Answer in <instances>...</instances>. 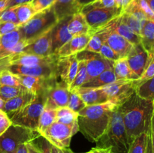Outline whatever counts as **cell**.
<instances>
[{
    "label": "cell",
    "instance_id": "obj_1",
    "mask_svg": "<svg viewBox=\"0 0 154 153\" xmlns=\"http://www.w3.org/2000/svg\"><path fill=\"white\" fill-rule=\"evenodd\" d=\"M118 107L129 143L141 134L148 133L153 113V100L142 98L135 92Z\"/></svg>",
    "mask_w": 154,
    "mask_h": 153
},
{
    "label": "cell",
    "instance_id": "obj_2",
    "mask_svg": "<svg viewBox=\"0 0 154 153\" xmlns=\"http://www.w3.org/2000/svg\"><path fill=\"white\" fill-rule=\"evenodd\" d=\"M117 108L111 102L87 106L78 112L79 130L89 141L96 142L107 130Z\"/></svg>",
    "mask_w": 154,
    "mask_h": 153
},
{
    "label": "cell",
    "instance_id": "obj_3",
    "mask_svg": "<svg viewBox=\"0 0 154 153\" xmlns=\"http://www.w3.org/2000/svg\"><path fill=\"white\" fill-rule=\"evenodd\" d=\"M96 143L98 148H108L112 153H128L130 143L118 106L113 112L107 130Z\"/></svg>",
    "mask_w": 154,
    "mask_h": 153
},
{
    "label": "cell",
    "instance_id": "obj_4",
    "mask_svg": "<svg viewBox=\"0 0 154 153\" xmlns=\"http://www.w3.org/2000/svg\"><path fill=\"white\" fill-rule=\"evenodd\" d=\"M57 22L58 20L53 7L36 13L28 22L18 27L21 40L29 44L52 29Z\"/></svg>",
    "mask_w": 154,
    "mask_h": 153
},
{
    "label": "cell",
    "instance_id": "obj_5",
    "mask_svg": "<svg viewBox=\"0 0 154 153\" xmlns=\"http://www.w3.org/2000/svg\"><path fill=\"white\" fill-rule=\"evenodd\" d=\"M48 91L45 90L35 94L29 104L11 118L12 124L37 130L39 118L45 110Z\"/></svg>",
    "mask_w": 154,
    "mask_h": 153
},
{
    "label": "cell",
    "instance_id": "obj_6",
    "mask_svg": "<svg viewBox=\"0 0 154 153\" xmlns=\"http://www.w3.org/2000/svg\"><path fill=\"white\" fill-rule=\"evenodd\" d=\"M40 136L37 130L11 124L0 136V153L16 151L20 145L32 142Z\"/></svg>",
    "mask_w": 154,
    "mask_h": 153
},
{
    "label": "cell",
    "instance_id": "obj_7",
    "mask_svg": "<svg viewBox=\"0 0 154 153\" xmlns=\"http://www.w3.org/2000/svg\"><path fill=\"white\" fill-rule=\"evenodd\" d=\"M81 12L85 16L92 32L94 33L96 30L106 25L113 19L120 16L123 10L118 8H101L85 5L82 8Z\"/></svg>",
    "mask_w": 154,
    "mask_h": 153
},
{
    "label": "cell",
    "instance_id": "obj_8",
    "mask_svg": "<svg viewBox=\"0 0 154 153\" xmlns=\"http://www.w3.org/2000/svg\"><path fill=\"white\" fill-rule=\"evenodd\" d=\"M78 131H79L78 127H72L55 122L41 136L45 137L53 146L61 148H68L70 146L72 137Z\"/></svg>",
    "mask_w": 154,
    "mask_h": 153
},
{
    "label": "cell",
    "instance_id": "obj_9",
    "mask_svg": "<svg viewBox=\"0 0 154 153\" xmlns=\"http://www.w3.org/2000/svg\"><path fill=\"white\" fill-rule=\"evenodd\" d=\"M102 88L108 96V102L117 106L123 104L135 92L134 80H116Z\"/></svg>",
    "mask_w": 154,
    "mask_h": 153
},
{
    "label": "cell",
    "instance_id": "obj_10",
    "mask_svg": "<svg viewBox=\"0 0 154 153\" xmlns=\"http://www.w3.org/2000/svg\"><path fill=\"white\" fill-rule=\"evenodd\" d=\"M78 59L84 60L86 62L87 80V82L92 80L108 69L113 68V62L106 59L99 53L83 50L77 54Z\"/></svg>",
    "mask_w": 154,
    "mask_h": 153
},
{
    "label": "cell",
    "instance_id": "obj_11",
    "mask_svg": "<svg viewBox=\"0 0 154 153\" xmlns=\"http://www.w3.org/2000/svg\"><path fill=\"white\" fill-rule=\"evenodd\" d=\"M27 45L26 42L21 40L18 28L15 31L1 35L0 38V61L22 52Z\"/></svg>",
    "mask_w": 154,
    "mask_h": 153
},
{
    "label": "cell",
    "instance_id": "obj_12",
    "mask_svg": "<svg viewBox=\"0 0 154 153\" xmlns=\"http://www.w3.org/2000/svg\"><path fill=\"white\" fill-rule=\"evenodd\" d=\"M77 54L69 56L59 57L57 62V76L69 88L73 82L78 69Z\"/></svg>",
    "mask_w": 154,
    "mask_h": 153
},
{
    "label": "cell",
    "instance_id": "obj_13",
    "mask_svg": "<svg viewBox=\"0 0 154 153\" xmlns=\"http://www.w3.org/2000/svg\"><path fill=\"white\" fill-rule=\"evenodd\" d=\"M126 57L131 70L138 76V79L144 73L152 58L141 43L134 45Z\"/></svg>",
    "mask_w": 154,
    "mask_h": 153
},
{
    "label": "cell",
    "instance_id": "obj_14",
    "mask_svg": "<svg viewBox=\"0 0 154 153\" xmlns=\"http://www.w3.org/2000/svg\"><path fill=\"white\" fill-rule=\"evenodd\" d=\"M69 91L67 86L62 81L57 82L48 91L45 109L57 110L67 106Z\"/></svg>",
    "mask_w": 154,
    "mask_h": 153
},
{
    "label": "cell",
    "instance_id": "obj_15",
    "mask_svg": "<svg viewBox=\"0 0 154 153\" xmlns=\"http://www.w3.org/2000/svg\"><path fill=\"white\" fill-rule=\"evenodd\" d=\"M57 62L45 64V65L33 66V67L9 65L5 68L4 69H7L12 74L17 75H26V76H43V77H58L57 72Z\"/></svg>",
    "mask_w": 154,
    "mask_h": 153
},
{
    "label": "cell",
    "instance_id": "obj_16",
    "mask_svg": "<svg viewBox=\"0 0 154 153\" xmlns=\"http://www.w3.org/2000/svg\"><path fill=\"white\" fill-rule=\"evenodd\" d=\"M21 85L30 92L37 94L40 92L49 90L58 82V77H43V76L17 75Z\"/></svg>",
    "mask_w": 154,
    "mask_h": 153
},
{
    "label": "cell",
    "instance_id": "obj_17",
    "mask_svg": "<svg viewBox=\"0 0 154 153\" xmlns=\"http://www.w3.org/2000/svg\"><path fill=\"white\" fill-rule=\"evenodd\" d=\"M72 16L59 20L51 32V53L56 55L57 51L73 36L68 29V23Z\"/></svg>",
    "mask_w": 154,
    "mask_h": 153
},
{
    "label": "cell",
    "instance_id": "obj_18",
    "mask_svg": "<svg viewBox=\"0 0 154 153\" xmlns=\"http://www.w3.org/2000/svg\"><path fill=\"white\" fill-rule=\"evenodd\" d=\"M119 16L114 18L112 20L110 21L109 22H108L106 25L96 30L92 34L91 38H90V41H89L88 44H87V47L85 48L84 50L99 53L101 46L103 45V44H105L107 41L111 33L115 29Z\"/></svg>",
    "mask_w": 154,
    "mask_h": 153
},
{
    "label": "cell",
    "instance_id": "obj_19",
    "mask_svg": "<svg viewBox=\"0 0 154 153\" xmlns=\"http://www.w3.org/2000/svg\"><path fill=\"white\" fill-rule=\"evenodd\" d=\"M51 32L52 29L27 44L23 50L22 53L43 57L51 55Z\"/></svg>",
    "mask_w": 154,
    "mask_h": 153
},
{
    "label": "cell",
    "instance_id": "obj_20",
    "mask_svg": "<svg viewBox=\"0 0 154 153\" xmlns=\"http://www.w3.org/2000/svg\"><path fill=\"white\" fill-rule=\"evenodd\" d=\"M35 95V94L26 90L19 95L5 100L2 110L4 111L11 119L15 114L29 104L33 100Z\"/></svg>",
    "mask_w": 154,
    "mask_h": 153
},
{
    "label": "cell",
    "instance_id": "obj_21",
    "mask_svg": "<svg viewBox=\"0 0 154 153\" xmlns=\"http://www.w3.org/2000/svg\"><path fill=\"white\" fill-rule=\"evenodd\" d=\"M91 37V34L81 36H73L57 51L56 55L58 57H65L82 52L87 47Z\"/></svg>",
    "mask_w": 154,
    "mask_h": 153
},
{
    "label": "cell",
    "instance_id": "obj_22",
    "mask_svg": "<svg viewBox=\"0 0 154 153\" xmlns=\"http://www.w3.org/2000/svg\"><path fill=\"white\" fill-rule=\"evenodd\" d=\"M76 91L87 106L101 104L108 102V96L102 88L80 87Z\"/></svg>",
    "mask_w": 154,
    "mask_h": 153
},
{
    "label": "cell",
    "instance_id": "obj_23",
    "mask_svg": "<svg viewBox=\"0 0 154 153\" xmlns=\"http://www.w3.org/2000/svg\"><path fill=\"white\" fill-rule=\"evenodd\" d=\"M53 8L59 21L81 12L82 8L77 0H56Z\"/></svg>",
    "mask_w": 154,
    "mask_h": 153
},
{
    "label": "cell",
    "instance_id": "obj_24",
    "mask_svg": "<svg viewBox=\"0 0 154 153\" xmlns=\"http://www.w3.org/2000/svg\"><path fill=\"white\" fill-rule=\"evenodd\" d=\"M106 43L120 58L126 57L134 46L129 40L118 34L115 29L111 33Z\"/></svg>",
    "mask_w": 154,
    "mask_h": 153
},
{
    "label": "cell",
    "instance_id": "obj_25",
    "mask_svg": "<svg viewBox=\"0 0 154 153\" xmlns=\"http://www.w3.org/2000/svg\"><path fill=\"white\" fill-rule=\"evenodd\" d=\"M68 29L72 36H81L86 34H93L85 16L81 12L72 16L68 23Z\"/></svg>",
    "mask_w": 154,
    "mask_h": 153
},
{
    "label": "cell",
    "instance_id": "obj_26",
    "mask_svg": "<svg viewBox=\"0 0 154 153\" xmlns=\"http://www.w3.org/2000/svg\"><path fill=\"white\" fill-rule=\"evenodd\" d=\"M113 70L117 80H137L138 76L131 70L126 57H122L113 62Z\"/></svg>",
    "mask_w": 154,
    "mask_h": 153
},
{
    "label": "cell",
    "instance_id": "obj_27",
    "mask_svg": "<svg viewBox=\"0 0 154 153\" xmlns=\"http://www.w3.org/2000/svg\"><path fill=\"white\" fill-rule=\"evenodd\" d=\"M140 37L142 46L149 55L153 56L154 55V21L147 20L144 22Z\"/></svg>",
    "mask_w": 154,
    "mask_h": 153
},
{
    "label": "cell",
    "instance_id": "obj_28",
    "mask_svg": "<svg viewBox=\"0 0 154 153\" xmlns=\"http://www.w3.org/2000/svg\"><path fill=\"white\" fill-rule=\"evenodd\" d=\"M116 76L114 73L113 68L108 69L102 72L101 74L95 77L92 80L86 82L81 86V87H84V88H102L105 86L108 85L111 82L116 81Z\"/></svg>",
    "mask_w": 154,
    "mask_h": 153
},
{
    "label": "cell",
    "instance_id": "obj_29",
    "mask_svg": "<svg viewBox=\"0 0 154 153\" xmlns=\"http://www.w3.org/2000/svg\"><path fill=\"white\" fill-rule=\"evenodd\" d=\"M78 112L72 110L68 106L57 109V122H58L66 125L78 128Z\"/></svg>",
    "mask_w": 154,
    "mask_h": 153
},
{
    "label": "cell",
    "instance_id": "obj_30",
    "mask_svg": "<svg viewBox=\"0 0 154 153\" xmlns=\"http://www.w3.org/2000/svg\"><path fill=\"white\" fill-rule=\"evenodd\" d=\"M115 31L118 34H120V35L123 36V38H125L126 40H129L133 45L141 43V37H140V35L134 32L128 26H126L122 21L120 16H119L118 20H117V25H116L115 27Z\"/></svg>",
    "mask_w": 154,
    "mask_h": 153
},
{
    "label": "cell",
    "instance_id": "obj_31",
    "mask_svg": "<svg viewBox=\"0 0 154 153\" xmlns=\"http://www.w3.org/2000/svg\"><path fill=\"white\" fill-rule=\"evenodd\" d=\"M135 93L142 98L149 100L154 99V76L147 80L137 84Z\"/></svg>",
    "mask_w": 154,
    "mask_h": 153
},
{
    "label": "cell",
    "instance_id": "obj_32",
    "mask_svg": "<svg viewBox=\"0 0 154 153\" xmlns=\"http://www.w3.org/2000/svg\"><path fill=\"white\" fill-rule=\"evenodd\" d=\"M55 122H57V110L45 109L39 118L37 131L41 135Z\"/></svg>",
    "mask_w": 154,
    "mask_h": 153
},
{
    "label": "cell",
    "instance_id": "obj_33",
    "mask_svg": "<svg viewBox=\"0 0 154 153\" xmlns=\"http://www.w3.org/2000/svg\"><path fill=\"white\" fill-rule=\"evenodd\" d=\"M14 7L17 17L18 22H19V26L28 22L36 14L30 2L18 4Z\"/></svg>",
    "mask_w": 154,
    "mask_h": 153
},
{
    "label": "cell",
    "instance_id": "obj_34",
    "mask_svg": "<svg viewBox=\"0 0 154 153\" xmlns=\"http://www.w3.org/2000/svg\"><path fill=\"white\" fill-rule=\"evenodd\" d=\"M78 69L73 82L69 87V91H76L84 82H87V73L86 68V62L84 60H78Z\"/></svg>",
    "mask_w": 154,
    "mask_h": 153
},
{
    "label": "cell",
    "instance_id": "obj_35",
    "mask_svg": "<svg viewBox=\"0 0 154 153\" xmlns=\"http://www.w3.org/2000/svg\"><path fill=\"white\" fill-rule=\"evenodd\" d=\"M148 133H142L136 136L130 143L128 153H145Z\"/></svg>",
    "mask_w": 154,
    "mask_h": 153
},
{
    "label": "cell",
    "instance_id": "obj_36",
    "mask_svg": "<svg viewBox=\"0 0 154 153\" xmlns=\"http://www.w3.org/2000/svg\"><path fill=\"white\" fill-rule=\"evenodd\" d=\"M120 17H121L122 21H123L126 26H128L134 32L136 33L138 35H140L141 28H142L144 22L141 21L140 20H138V18L135 17V16H133V15L130 14L129 13H126V12L124 11H123V14L120 15Z\"/></svg>",
    "mask_w": 154,
    "mask_h": 153
},
{
    "label": "cell",
    "instance_id": "obj_37",
    "mask_svg": "<svg viewBox=\"0 0 154 153\" xmlns=\"http://www.w3.org/2000/svg\"><path fill=\"white\" fill-rule=\"evenodd\" d=\"M0 85L14 87L23 86L16 75L12 74L7 69L0 70Z\"/></svg>",
    "mask_w": 154,
    "mask_h": 153
},
{
    "label": "cell",
    "instance_id": "obj_38",
    "mask_svg": "<svg viewBox=\"0 0 154 153\" xmlns=\"http://www.w3.org/2000/svg\"><path fill=\"white\" fill-rule=\"evenodd\" d=\"M67 106L72 110L78 112L84 107H86L87 105L85 104L77 91H70Z\"/></svg>",
    "mask_w": 154,
    "mask_h": 153
},
{
    "label": "cell",
    "instance_id": "obj_39",
    "mask_svg": "<svg viewBox=\"0 0 154 153\" xmlns=\"http://www.w3.org/2000/svg\"><path fill=\"white\" fill-rule=\"evenodd\" d=\"M26 90V89L23 86L14 87L0 85V97L5 101V100L12 98L19 95L20 94Z\"/></svg>",
    "mask_w": 154,
    "mask_h": 153
},
{
    "label": "cell",
    "instance_id": "obj_40",
    "mask_svg": "<svg viewBox=\"0 0 154 153\" xmlns=\"http://www.w3.org/2000/svg\"><path fill=\"white\" fill-rule=\"evenodd\" d=\"M0 22H13V23L19 26L14 6L8 8H6L5 10L2 12V14H0Z\"/></svg>",
    "mask_w": 154,
    "mask_h": 153
},
{
    "label": "cell",
    "instance_id": "obj_41",
    "mask_svg": "<svg viewBox=\"0 0 154 153\" xmlns=\"http://www.w3.org/2000/svg\"><path fill=\"white\" fill-rule=\"evenodd\" d=\"M55 2L56 0H32L30 4L32 6L35 13H38L53 7Z\"/></svg>",
    "mask_w": 154,
    "mask_h": 153
},
{
    "label": "cell",
    "instance_id": "obj_42",
    "mask_svg": "<svg viewBox=\"0 0 154 153\" xmlns=\"http://www.w3.org/2000/svg\"><path fill=\"white\" fill-rule=\"evenodd\" d=\"M153 76H154V55L152 56V58H150V62H149L148 64H147V67H146L144 73H143L142 75L140 76L139 79L137 80H134L135 86H136L137 84L140 83V82H144V81L153 77Z\"/></svg>",
    "mask_w": 154,
    "mask_h": 153
},
{
    "label": "cell",
    "instance_id": "obj_43",
    "mask_svg": "<svg viewBox=\"0 0 154 153\" xmlns=\"http://www.w3.org/2000/svg\"><path fill=\"white\" fill-rule=\"evenodd\" d=\"M99 53L100 54L102 57H104L105 58H106V59L111 62H114L120 58V57L119 56V55H117V54L109 46H108V44H107L106 42H105V44H103V45L101 46Z\"/></svg>",
    "mask_w": 154,
    "mask_h": 153
},
{
    "label": "cell",
    "instance_id": "obj_44",
    "mask_svg": "<svg viewBox=\"0 0 154 153\" xmlns=\"http://www.w3.org/2000/svg\"><path fill=\"white\" fill-rule=\"evenodd\" d=\"M33 142L36 144L41 153H52V144L42 136H38Z\"/></svg>",
    "mask_w": 154,
    "mask_h": 153
},
{
    "label": "cell",
    "instance_id": "obj_45",
    "mask_svg": "<svg viewBox=\"0 0 154 153\" xmlns=\"http://www.w3.org/2000/svg\"><path fill=\"white\" fill-rule=\"evenodd\" d=\"M92 8H117L115 0H95L93 2L87 4Z\"/></svg>",
    "mask_w": 154,
    "mask_h": 153
},
{
    "label": "cell",
    "instance_id": "obj_46",
    "mask_svg": "<svg viewBox=\"0 0 154 153\" xmlns=\"http://www.w3.org/2000/svg\"><path fill=\"white\" fill-rule=\"evenodd\" d=\"M10 118L3 110H0V136L11 125Z\"/></svg>",
    "mask_w": 154,
    "mask_h": 153
},
{
    "label": "cell",
    "instance_id": "obj_47",
    "mask_svg": "<svg viewBox=\"0 0 154 153\" xmlns=\"http://www.w3.org/2000/svg\"><path fill=\"white\" fill-rule=\"evenodd\" d=\"M19 27L17 24L9 22H0V35L8 34L17 30Z\"/></svg>",
    "mask_w": 154,
    "mask_h": 153
},
{
    "label": "cell",
    "instance_id": "obj_48",
    "mask_svg": "<svg viewBox=\"0 0 154 153\" xmlns=\"http://www.w3.org/2000/svg\"><path fill=\"white\" fill-rule=\"evenodd\" d=\"M138 4H139L141 8L142 9L143 12H144V14H145L147 20L154 21L153 11L150 9V8L149 7V5L147 4V3L146 2L145 0H138Z\"/></svg>",
    "mask_w": 154,
    "mask_h": 153
},
{
    "label": "cell",
    "instance_id": "obj_49",
    "mask_svg": "<svg viewBox=\"0 0 154 153\" xmlns=\"http://www.w3.org/2000/svg\"><path fill=\"white\" fill-rule=\"evenodd\" d=\"M115 1L117 7L124 11L125 9H126V8L129 6V4H130L131 2H132L134 0H115Z\"/></svg>",
    "mask_w": 154,
    "mask_h": 153
},
{
    "label": "cell",
    "instance_id": "obj_50",
    "mask_svg": "<svg viewBox=\"0 0 154 153\" xmlns=\"http://www.w3.org/2000/svg\"><path fill=\"white\" fill-rule=\"evenodd\" d=\"M27 148V151L28 153H41L40 150L38 148V146H36V144L34 142H29L26 143Z\"/></svg>",
    "mask_w": 154,
    "mask_h": 153
},
{
    "label": "cell",
    "instance_id": "obj_51",
    "mask_svg": "<svg viewBox=\"0 0 154 153\" xmlns=\"http://www.w3.org/2000/svg\"><path fill=\"white\" fill-rule=\"evenodd\" d=\"M32 0H8V2L7 4V8H8L14 7V6H17L18 4H23V3H28L31 2Z\"/></svg>",
    "mask_w": 154,
    "mask_h": 153
},
{
    "label": "cell",
    "instance_id": "obj_52",
    "mask_svg": "<svg viewBox=\"0 0 154 153\" xmlns=\"http://www.w3.org/2000/svg\"><path fill=\"white\" fill-rule=\"evenodd\" d=\"M52 153H74L72 150L68 148H58L55 146L52 145Z\"/></svg>",
    "mask_w": 154,
    "mask_h": 153
},
{
    "label": "cell",
    "instance_id": "obj_53",
    "mask_svg": "<svg viewBox=\"0 0 154 153\" xmlns=\"http://www.w3.org/2000/svg\"><path fill=\"white\" fill-rule=\"evenodd\" d=\"M16 153H28L27 151L26 145V144H22V145H20L17 147L16 150Z\"/></svg>",
    "mask_w": 154,
    "mask_h": 153
},
{
    "label": "cell",
    "instance_id": "obj_54",
    "mask_svg": "<svg viewBox=\"0 0 154 153\" xmlns=\"http://www.w3.org/2000/svg\"><path fill=\"white\" fill-rule=\"evenodd\" d=\"M145 153H153V151H152V146H151V141H150V135H149V133H148V136H147V147H146Z\"/></svg>",
    "mask_w": 154,
    "mask_h": 153
},
{
    "label": "cell",
    "instance_id": "obj_55",
    "mask_svg": "<svg viewBox=\"0 0 154 153\" xmlns=\"http://www.w3.org/2000/svg\"><path fill=\"white\" fill-rule=\"evenodd\" d=\"M8 2V0H0V14L3 10L7 8Z\"/></svg>",
    "mask_w": 154,
    "mask_h": 153
},
{
    "label": "cell",
    "instance_id": "obj_56",
    "mask_svg": "<svg viewBox=\"0 0 154 153\" xmlns=\"http://www.w3.org/2000/svg\"><path fill=\"white\" fill-rule=\"evenodd\" d=\"M93 1H95V0H77L78 4H79L81 8H83L84 6H85V5H87V4H90V3L93 2Z\"/></svg>",
    "mask_w": 154,
    "mask_h": 153
},
{
    "label": "cell",
    "instance_id": "obj_57",
    "mask_svg": "<svg viewBox=\"0 0 154 153\" xmlns=\"http://www.w3.org/2000/svg\"><path fill=\"white\" fill-rule=\"evenodd\" d=\"M95 150H96V153H112L111 150L108 148H98V147H94Z\"/></svg>",
    "mask_w": 154,
    "mask_h": 153
},
{
    "label": "cell",
    "instance_id": "obj_58",
    "mask_svg": "<svg viewBox=\"0 0 154 153\" xmlns=\"http://www.w3.org/2000/svg\"><path fill=\"white\" fill-rule=\"evenodd\" d=\"M145 1L154 13V0H145Z\"/></svg>",
    "mask_w": 154,
    "mask_h": 153
},
{
    "label": "cell",
    "instance_id": "obj_59",
    "mask_svg": "<svg viewBox=\"0 0 154 153\" xmlns=\"http://www.w3.org/2000/svg\"><path fill=\"white\" fill-rule=\"evenodd\" d=\"M4 103H5V100H3V99L1 97H0V110L2 109L3 105H4Z\"/></svg>",
    "mask_w": 154,
    "mask_h": 153
},
{
    "label": "cell",
    "instance_id": "obj_60",
    "mask_svg": "<svg viewBox=\"0 0 154 153\" xmlns=\"http://www.w3.org/2000/svg\"><path fill=\"white\" fill-rule=\"evenodd\" d=\"M84 153H96V150H95V148H93L89 152H84Z\"/></svg>",
    "mask_w": 154,
    "mask_h": 153
},
{
    "label": "cell",
    "instance_id": "obj_61",
    "mask_svg": "<svg viewBox=\"0 0 154 153\" xmlns=\"http://www.w3.org/2000/svg\"><path fill=\"white\" fill-rule=\"evenodd\" d=\"M153 111H154V99H153Z\"/></svg>",
    "mask_w": 154,
    "mask_h": 153
},
{
    "label": "cell",
    "instance_id": "obj_62",
    "mask_svg": "<svg viewBox=\"0 0 154 153\" xmlns=\"http://www.w3.org/2000/svg\"><path fill=\"white\" fill-rule=\"evenodd\" d=\"M9 153H16V151H14V152H9Z\"/></svg>",
    "mask_w": 154,
    "mask_h": 153
},
{
    "label": "cell",
    "instance_id": "obj_63",
    "mask_svg": "<svg viewBox=\"0 0 154 153\" xmlns=\"http://www.w3.org/2000/svg\"><path fill=\"white\" fill-rule=\"evenodd\" d=\"M0 38H1V35H0Z\"/></svg>",
    "mask_w": 154,
    "mask_h": 153
}]
</instances>
